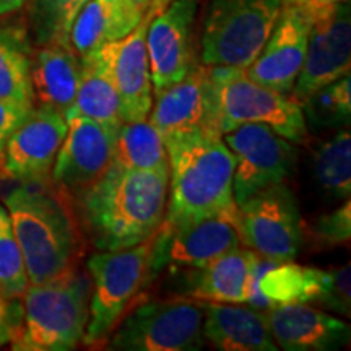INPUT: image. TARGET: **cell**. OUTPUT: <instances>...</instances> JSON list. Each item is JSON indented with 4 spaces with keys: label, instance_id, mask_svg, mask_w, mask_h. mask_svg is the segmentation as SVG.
<instances>
[{
    "label": "cell",
    "instance_id": "2e32d148",
    "mask_svg": "<svg viewBox=\"0 0 351 351\" xmlns=\"http://www.w3.org/2000/svg\"><path fill=\"white\" fill-rule=\"evenodd\" d=\"M67 135L57 153L51 176L65 191L82 192L112 165L117 130L83 116H69Z\"/></svg>",
    "mask_w": 351,
    "mask_h": 351
},
{
    "label": "cell",
    "instance_id": "9a60e30c",
    "mask_svg": "<svg viewBox=\"0 0 351 351\" xmlns=\"http://www.w3.org/2000/svg\"><path fill=\"white\" fill-rule=\"evenodd\" d=\"M155 12L153 8H148L142 21L129 34L104 44L99 49L119 95L124 122L147 121L153 106L147 28Z\"/></svg>",
    "mask_w": 351,
    "mask_h": 351
},
{
    "label": "cell",
    "instance_id": "83f0119b",
    "mask_svg": "<svg viewBox=\"0 0 351 351\" xmlns=\"http://www.w3.org/2000/svg\"><path fill=\"white\" fill-rule=\"evenodd\" d=\"M117 33L106 8L99 0H88L77 13L69 33V46L78 60L91 56L104 44L116 41Z\"/></svg>",
    "mask_w": 351,
    "mask_h": 351
},
{
    "label": "cell",
    "instance_id": "e575fe53",
    "mask_svg": "<svg viewBox=\"0 0 351 351\" xmlns=\"http://www.w3.org/2000/svg\"><path fill=\"white\" fill-rule=\"evenodd\" d=\"M29 109L32 108L0 101V171H2L3 148H5L7 140L12 135V132L19 127L20 122L25 119Z\"/></svg>",
    "mask_w": 351,
    "mask_h": 351
},
{
    "label": "cell",
    "instance_id": "44dd1931",
    "mask_svg": "<svg viewBox=\"0 0 351 351\" xmlns=\"http://www.w3.org/2000/svg\"><path fill=\"white\" fill-rule=\"evenodd\" d=\"M204 337L223 351H276L263 311L244 302L204 304Z\"/></svg>",
    "mask_w": 351,
    "mask_h": 351
},
{
    "label": "cell",
    "instance_id": "5bb4252c",
    "mask_svg": "<svg viewBox=\"0 0 351 351\" xmlns=\"http://www.w3.org/2000/svg\"><path fill=\"white\" fill-rule=\"evenodd\" d=\"M314 8L283 5L265 46L245 69L251 80L289 96L304 62Z\"/></svg>",
    "mask_w": 351,
    "mask_h": 351
},
{
    "label": "cell",
    "instance_id": "7c38bea8",
    "mask_svg": "<svg viewBox=\"0 0 351 351\" xmlns=\"http://www.w3.org/2000/svg\"><path fill=\"white\" fill-rule=\"evenodd\" d=\"M197 5V0H169L153 13L148 23L147 51L156 96L182 80L194 67L192 28Z\"/></svg>",
    "mask_w": 351,
    "mask_h": 351
},
{
    "label": "cell",
    "instance_id": "f546056e",
    "mask_svg": "<svg viewBox=\"0 0 351 351\" xmlns=\"http://www.w3.org/2000/svg\"><path fill=\"white\" fill-rule=\"evenodd\" d=\"M88 0H34L33 29L36 41L44 44H67L77 13Z\"/></svg>",
    "mask_w": 351,
    "mask_h": 351
},
{
    "label": "cell",
    "instance_id": "d590c367",
    "mask_svg": "<svg viewBox=\"0 0 351 351\" xmlns=\"http://www.w3.org/2000/svg\"><path fill=\"white\" fill-rule=\"evenodd\" d=\"M21 320V306L0 295V346L10 343Z\"/></svg>",
    "mask_w": 351,
    "mask_h": 351
},
{
    "label": "cell",
    "instance_id": "8fae6325",
    "mask_svg": "<svg viewBox=\"0 0 351 351\" xmlns=\"http://www.w3.org/2000/svg\"><path fill=\"white\" fill-rule=\"evenodd\" d=\"M351 15L350 0L314 8L301 72L289 98L301 106L304 99L350 73Z\"/></svg>",
    "mask_w": 351,
    "mask_h": 351
},
{
    "label": "cell",
    "instance_id": "d6a6232c",
    "mask_svg": "<svg viewBox=\"0 0 351 351\" xmlns=\"http://www.w3.org/2000/svg\"><path fill=\"white\" fill-rule=\"evenodd\" d=\"M350 265H343L340 269L327 271L326 285L320 293L317 302L327 309H333L337 313L350 317L351 314V288H350Z\"/></svg>",
    "mask_w": 351,
    "mask_h": 351
},
{
    "label": "cell",
    "instance_id": "ffe728a7",
    "mask_svg": "<svg viewBox=\"0 0 351 351\" xmlns=\"http://www.w3.org/2000/svg\"><path fill=\"white\" fill-rule=\"evenodd\" d=\"M326 276L327 271L258 256L249 278L245 304L265 313L280 304L317 301Z\"/></svg>",
    "mask_w": 351,
    "mask_h": 351
},
{
    "label": "cell",
    "instance_id": "ac0fdd59",
    "mask_svg": "<svg viewBox=\"0 0 351 351\" xmlns=\"http://www.w3.org/2000/svg\"><path fill=\"white\" fill-rule=\"evenodd\" d=\"M270 333L287 351H332L350 341V326L307 302L280 304L265 311Z\"/></svg>",
    "mask_w": 351,
    "mask_h": 351
},
{
    "label": "cell",
    "instance_id": "d6986e66",
    "mask_svg": "<svg viewBox=\"0 0 351 351\" xmlns=\"http://www.w3.org/2000/svg\"><path fill=\"white\" fill-rule=\"evenodd\" d=\"M156 98V104L152 106L148 114V122L163 137L173 132L195 127L213 129V101L208 65H194L182 80L166 88Z\"/></svg>",
    "mask_w": 351,
    "mask_h": 351
},
{
    "label": "cell",
    "instance_id": "603a6c76",
    "mask_svg": "<svg viewBox=\"0 0 351 351\" xmlns=\"http://www.w3.org/2000/svg\"><path fill=\"white\" fill-rule=\"evenodd\" d=\"M69 116L88 117L112 130L124 124L119 95L99 49L80 59V80L73 104L65 114Z\"/></svg>",
    "mask_w": 351,
    "mask_h": 351
},
{
    "label": "cell",
    "instance_id": "3957f363",
    "mask_svg": "<svg viewBox=\"0 0 351 351\" xmlns=\"http://www.w3.org/2000/svg\"><path fill=\"white\" fill-rule=\"evenodd\" d=\"M28 282H49L72 269L77 230L72 215L54 194L25 182L5 197Z\"/></svg>",
    "mask_w": 351,
    "mask_h": 351
},
{
    "label": "cell",
    "instance_id": "cb8c5ba5",
    "mask_svg": "<svg viewBox=\"0 0 351 351\" xmlns=\"http://www.w3.org/2000/svg\"><path fill=\"white\" fill-rule=\"evenodd\" d=\"M258 254L236 247L215 258L195 275L192 296L207 302L247 301V285Z\"/></svg>",
    "mask_w": 351,
    "mask_h": 351
},
{
    "label": "cell",
    "instance_id": "277c9868",
    "mask_svg": "<svg viewBox=\"0 0 351 351\" xmlns=\"http://www.w3.org/2000/svg\"><path fill=\"white\" fill-rule=\"evenodd\" d=\"M21 320L12 339L19 351H69L85 337L90 317V276L65 270L49 282L28 285Z\"/></svg>",
    "mask_w": 351,
    "mask_h": 351
},
{
    "label": "cell",
    "instance_id": "d4e9b609",
    "mask_svg": "<svg viewBox=\"0 0 351 351\" xmlns=\"http://www.w3.org/2000/svg\"><path fill=\"white\" fill-rule=\"evenodd\" d=\"M112 165L135 171L169 169L163 135L150 122H124L116 134Z\"/></svg>",
    "mask_w": 351,
    "mask_h": 351
},
{
    "label": "cell",
    "instance_id": "52a82bcc",
    "mask_svg": "<svg viewBox=\"0 0 351 351\" xmlns=\"http://www.w3.org/2000/svg\"><path fill=\"white\" fill-rule=\"evenodd\" d=\"M282 0H212L202 34V64L247 69L275 28Z\"/></svg>",
    "mask_w": 351,
    "mask_h": 351
},
{
    "label": "cell",
    "instance_id": "7a4b0ae2",
    "mask_svg": "<svg viewBox=\"0 0 351 351\" xmlns=\"http://www.w3.org/2000/svg\"><path fill=\"white\" fill-rule=\"evenodd\" d=\"M169 169L135 171L111 165L80 192L83 217L99 251H121L155 238L165 221Z\"/></svg>",
    "mask_w": 351,
    "mask_h": 351
},
{
    "label": "cell",
    "instance_id": "74e56055",
    "mask_svg": "<svg viewBox=\"0 0 351 351\" xmlns=\"http://www.w3.org/2000/svg\"><path fill=\"white\" fill-rule=\"evenodd\" d=\"M26 0H0V19L10 15V13L20 10Z\"/></svg>",
    "mask_w": 351,
    "mask_h": 351
},
{
    "label": "cell",
    "instance_id": "836d02e7",
    "mask_svg": "<svg viewBox=\"0 0 351 351\" xmlns=\"http://www.w3.org/2000/svg\"><path fill=\"white\" fill-rule=\"evenodd\" d=\"M111 16L117 38H124L142 21L143 12L134 0H99Z\"/></svg>",
    "mask_w": 351,
    "mask_h": 351
},
{
    "label": "cell",
    "instance_id": "1f68e13d",
    "mask_svg": "<svg viewBox=\"0 0 351 351\" xmlns=\"http://www.w3.org/2000/svg\"><path fill=\"white\" fill-rule=\"evenodd\" d=\"M314 238L327 245L345 244L351 238V204L346 199L345 204L333 210L332 213L322 215L313 225Z\"/></svg>",
    "mask_w": 351,
    "mask_h": 351
},
{
    "label": "cell",
    "instance_id": "9c48e42d",
    "mask_svg": "<svg viewBox=\"0 0 351 351\" xmlns=\"http://www.w3.org/2000/svg\"><path fill=\"white\" fill-rule=\"evenodd\" d=\"M234 226L241 244L271 261H293L302 243L298 202L283 182L261 189L238 205Z\"/></svg>",
    "mask_w": 351,
    "mask_h": 351
},
{
    "label": "cell",
    "instance_id": "7402d4cb",
    "mask_svg": "<svg viewBox=\"0 0 351 351\" xmlns=\"http://www.w3.org/2000/svg\"><path fill=\"white\" fill-rule=\"evenodd\" d=\"M33 99L67 114L80 80V60L67 44H44L29 67Z\"/></svg>",
    "mask_w": 351,
    "mask_h": 351
},
{
    "label": "cell",
    "instance_id": "8d00e7d4",
    "mask_svg": "<svg viewBox=\"0 0 351 351\" xmlns=\"http://www.w3.org/2000/svg\"><path fill=\"white\" fill-rule=\"evenodd\" d=\"M346 2V0H282L283 5H298V7H306V8H319L332 5V3Z\"/></svg>",
    "mask_w": 351,
    "mask_h": 351
},
{
    "label": "cell",
    "instance_id": "4dcf8cb0",
    "mask_svg": "<svg viewBox=\"0 0 351 351\" xmlns=\"http://www.w3.org/2000/svg\"><path fill=\"white\" fill-rule=\"evenodd\" d=\"M28 285L23 256L10 215L5 205L0 204V295L15 300L23 295Z\"/></svg>",
    "mask_w": 351,
    "mask_h": 351
},
{
    "label": "cell",
    "instance_id": "30bf717a",
    "mask_svg": "<svg viewBox=\"0 0 351 351\" xmlns=\"http://www.w3.org/2000/svg\"><path fill=\"white\" fill-rule=\"evenodd\" d=\"M221 137L236 160L232 174L236 205L263 187L283 182L295 166V147L265 124L238 125Z\"/></svg>",
    "mask_w": 351,
    "mask_h": 351
},
{
    "label": "cell",
    "instance_id": "e0dca14e",
    "mask_svg": "<svg viewBox=\"0 0 351 351\" xmlns=\"http://www.w3.org/2000/svg\"><path fill=\"white\" fill-rule=\"evenodd\" d=\"M239 245L234 218L228 215H213L171 232L160 230L153 244V271L163 265L204 269Z\"/></svg>",
    "mask_w": 351,
    "mask_h": 351
},
{
    "label": "cell",
    "instance_id": "ab89813d",
    "mask_svg": "<svg viewBox=\"0 0 351 351\" xmlns=\"http://www.w3.org/2000/svg\"><path fill=\"white\" fill-rule=\"evenodd\" d=\"M134 2L137 3V5H138L140 8H142L143 12H147L148 8H150V5H152L153 0H134Z\"/></svg>",
    "mask_w": 351,
    "mask_h": 351
},
{
    "label": "cell",
    "instance_id": "8992f818",
    "mask_svg": "<svg viewBox=\"0 0 351 351\" xmlns=\"http://www.w3.org/2000/svg\"><path fill=\"white\" fill-rule=\"evenodd\" d=\"M153 244L155 238L121 251H101L88 258L91 296L90 317L83 337L86 345L106 340L150 282L155 274Z\"/></svg>",
    "mask_w": 351,
    "mask_h": 351
},
{
    "label": "cell",
    "instance_id": "4316f807",
    "mask_svg": "<svg viewBox=\"0 0 351 351\" xmlns=\"http://www.w3.org/2000/svg\"><path fill=\"white\" fill-rule=\"evenodd\" d=\"M314 174L320 187L335 199L346 200L351 194V135L340 130L324 142L314 155Z\"/></svg>",
    "mask_w": 351,
    "mask_h": 351
},
{
    "label": "cell",
    "instance_id": "ba28073f",
    "mask_svg": "<svg viewBox=\"0 0 351 351\" xmlns=\"http://www.w3.org/2000/svg\"><path fill=\"white\" fill-rule=\"evenodd\" d=\"M108 350L194 351L205 345L204 304L171 298L135 307L114 328Z\"/></svg>",
    "mask_w": 351,
    "mask_h": 351
},
{
    "label": "cell",
    "instance_id": "5b68a950",
    "mask_svg": "<svg viewBox=\"0 0 351 351\" xmlns=\"http://www.w3.org/2000/svg\"><path fill=\"white\" fill-rule=\"evenodd\" d=\"M212 83V125L226 134L243 124H265L289 142L306 137L307 124L300 104L287 95L251 80L244 69L208 67Z\"/></svg>",
    "mask_w": 351,
    "mask_h": 351
},
{
    "label": "cell",
    "instance_id": "6da1fadb",
    "mask_svg": "<svg viewBox=\"0 0 351 351\" xmlns=\"http://www.w3.org/2000/svg\"><path fill=\"white\" fill-rule=\"evenodd\" d=\"M169 189L163 231H176L213 215L236 218L232 195L236 160L221 134L208 127L166 135Z\"/></svg>",
    "mask_w": 351,
    "mask_h": 351
},
{
    "label": "cell",
    "instance_id": "f1b7e54d",
    "mask_svg": "<svg viewBox=\"0 0 351 351\" xmlns=\"http://www.w3.org/2000/svg\"><path fill=\"white\" fill-rule=\"evenodd\" d=\"M301 109L306 114L304 119L307 117V122L315 127L348 124L351 116L350 73L311 95L302 101Z\"/></svg>",
    "mask_w": 351,
    "mask_h": 351
},
{
    "label": "cell",
    "instance_id": "4fadbf2b",
    "mask_svg": "<svg viewBox=\"0 0 351 351\" xmlns=\"http://www.w3.org/2000/svg\"><path fill=\"white\" fill-rule=\"evenodd\" d=\"M67 121L54 108H32L8 137L2 158V173L23 182H41L51 174L65 135Z\"/></svg>",
    "mask_w": 351,
    "mask_h": 351
},
{
    "label": "cell",
    "instance_id": "484cf974",
    "mask_svg": "<svg viewBox=\"0 0 351 351\" xmlns=\"http://www.w3.org/2000/svg\"><path fill=\"white\" fill-rule=\"evenodd\" d=\"M28 46L13 29L0 28V101L33 108Z\"/></svg>",
    "mask_w": 351,
    "mask_h": 351
},
{
    "label": "cell",
    "instance_id": "f35d334b",
    "mask_svg": "<svg viewBox=\"0 0 351 351\" xmlns=\"http://www.w3.org/2000/svg\"><path fill=\"white\" fill-rule=\"evenodd\" d=\"M168 2H169V0H153L150 8H153V10L158 12V10H160V8H163Z\"/></svg>",
    "mask_w": 351,
    "mask_h": 351
}]
</instances>
